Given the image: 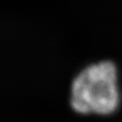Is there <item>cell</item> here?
Listing matches in <instances>:
<instances>
[{
    "label": "cell",
    "mask_w": 122,
    "mask_h": 122,
    "mask_svg": "<svg viewBox=\"0 0 122 122\" xmlns=\"http://www.w3.org/2000/svg\"><path fill=\"white\" fill-rule=\"evenodd\" d=\"M115 66L109 61L83 69L71 85L70 104L79 113H112L118 105Z\"/></svg>",
    "instance_id": "1"
}]
</instances>
